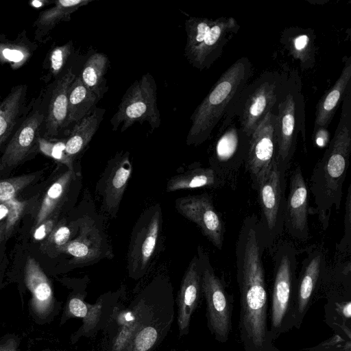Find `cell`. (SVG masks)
<instances>
[{"label": "cell", "mask_w": 351, "mask_h": 351, "mask_svg": "<svg viewBox=\"0 0 351 351\" xmlns=\"http://www.w3.org/2000/svg\"><path fill=\"white\" fill-rule=\"evenodd\" d=\"M4 54L5 56H8L6 57L10 60H20L22 58L21 53L18 51H12L11 50H10L8 52L4 53Z\"/></svg>", "instance_id": "ee69618b"}, {"label": "cell", "mask_w": 351, "mask_h": 351, "mask_svg": "<svg viewBox=\"0 0 351 351\" xmlns=\"http://www.w3.org/2000/svg\"><path fill=\"white\" fill-rule=\"evenodd\" d=\"M38 144L42 153L74 171L73 160L65 153V142L52 143L39 137Z\"/></svg>", "instance_id": "d590c367"}, {"label": "cell", "mask_w": 351, "mask_h": 351, "mask_svg": "<svg viewBox=\"0 0 351 351\" xmlns=\"http://www.w3.org/2000/svg\"><path fill=\"white\" fill-rule=\"evenodd\" d=\"M252 73L249 59L241 57L221 74L190 118L191 125L186 141L188 145H199L210 137L249 83Z\"/></svg>", "instance_id": "7a4b0ae2"}, {"label": "cell", "mask_w": 351, "mask_h": 351, "mask_svg": "<svg viewBox=\"0 0 351 351\" xmlns=\"http://www.w3.org/2000/svg\"><path fill=\"white\" fill-rule=\"evenodd\" d=\"M239 29L240 25L232 16H190L185 21V57L197 69H209L221 57L224 47Z\"/></svg>", "instance_id": "277c9868"}, {"label": "cell", "mask_w": 351, "mask_h": 351, "mask_svg": "<svg viewBox=\"0 0 351 351\" xmlns=\"http://www.w3.org/2000/svg\"><path fill=\"white\" fill-rule=\"evenodd\" d=\"M175 207L178 213L195 223L215 247L222 249L224 223L210 194L179 197L175 202Z\"/></svg>", "instance_id": "4fadbf2b"}, {"label": "cell", "mask_w": 351, "mask_h": 351, "mask_svg": "<svg viewBox=\"0 0 351 351\" xmlns=\"http://www.w3.org/2000/svg\"><path fill=\"white\" fill-rule=\"evenodd\" d=\"M222 184L223 181L212 168L195 167L171 177L167 183L166 191L217 188Z\"/></svg>", "instance_id": "4316f807"}, {"label": "cell", "mask_w": 351, "mask_h": 351, "mask_svg": "<svg viewBox=\"0 0 351 351\" xmlns=\"http://www.w3.org/2000/svg\"><path fill=\"white\" fill-rule=\"evenodd\" d=\"M313 138L318 146L324 147L329 141L330 134L327 129H318L313 132Z\"/></svg>", "instance_id": "b9f144b4"}, {"label": "cell", "mask_w": 351, "mask_h": 351, "mask_svg": "<svg viewBox=\"0 0 351 351\" xmlns=\"http://www.w3.org/2000/svg\"><path fill=\"white\" fill-rule=\"evenodd\" d=\"M241 351H279V350L276 346H274V343H271V344L265 346L264 348H262L261 349H250V350L243 349Z\"/></svg>", "instance_id": "f6af8a7d"}, {"label": "cell", "mask_w": 351, "mask_h": 351, "mask_svg": "<svg viewBox=\"0 0 351 351\" xmlns=\"http://www.w3.org/2000/svg\"><path fill=\"white\" fill-rule=\"evenodd\" d=\"M286 173L275 160L257 189L261 207L259 229L265 247L274 244L284 228Z\"/></svg>", "instance_id": "30bf717a"}, {"label": "cell", "mask_w": 351, "mask_h": 351, "mask_svg": "<svg viewBox=\"0 0 351 351\" xmlns=\"http://www.w3.org/2000/svg\"><path fill=\"white\" fill-rule=\"evenodd\" d=\"M145 121L152 130L158 128L161 123L156 83L149 73L142 75L127 89L110 121L113 131L120 128L122 132L136 122Z\"/></svg>", "instance_id": "52a82bcc"}, {"label": "cell", "mask_w": 351, "mask_h": 351, "mask_svg": "<svg viewBox=\"0 0 351 351\" xmlns=\"http://www.w3.org/2000/svg\"><path fill=\"white\" fill-rule=\"evenodd\" d=\"M162 228V211L160 204L145 210L136 221L130 236L127 254L130 278L137 280L148 271L156 252Z\"/></svg>", "instance_id": "9c48e42d"}, {"label": "cell", "mask_w": 351, "mask_h": 351, "mask_svg": "<svg viewBox=\"0 0 351 351\" xmlns=\"http://www.w3.org/2000/svg\"><path fill=\"white\" fill-rule=\"evenodd\" d=\"M98 100L85 86L80 77L76 76L69 90L67 116L63 128L80 121L91 111Z\"/></svg>", "instance_id": "83f0119b"}, {"label": "cell", "mask_w": 351, "mask_h": 351, "mask_svg": "<svg viewBox=\"0 0 351 351\" xmlns=\"http://www.w3.org/2000/svg\"><path fill=\"white\" fill-rule=\"evenodd\" d=\"M44 119L43 114L36 110L25 119L5 147L1 158L2 166H16L27 157L38 142Z\"/></svg>", "instance_id": "ffe728a7"}, {"label": "cell", "mask_w": 351, "mask_h": 351, "mask_svg": "<svg viewBox=\"0 0 351 351\" xmlns=\"http://www.w3.org/2000/svg\"><path fill=\"white\" fill-rule=\"evenodd\" d=\"M71 44L68 43L55 48L50 55L51 69L53 75H57L62 70L68 57L71 54Z\"/></svg>", "instance_id": "ab89813d"}, {"label": "cell", "mask_w": 351, "mask_h": 351, "mask_svg": "<svg viewBox=\"0 0 351 351\" xmlns=\"http://www.w3.org/2000/svg\"><path fill=\"white\" fill-rule=\"evenodd\" d=\"M344 235L337 246L341 255L350 254L351 250V184L348 188L344 216Z\"/></svg>", "instance_id": "74e56055"}, {"label": "cell", "mask_w": 351, "mask_h": 351, "mask_svg": "<svg viewBox=\"0 0 351 351\" xmlns=\"http://www.w3.org/2000/svg\"><path fill=\"white\" fill-rule=\"evenodd\" d=\"M58 223V214H56L45 219L37 226L34 227V239L36 241L47 239Z\"/></svg>", "instance_id": "60d3db41"}, {"label": "cell", "mask_w": 351, "mask_h": 351, "mask_svg": "<svg viewBox=\"0 0 351 351\" xmlns=\"http://www.w3.org/2000/svg\"><path fill=\"white\" fill-rule=\"evenodd\" d=\"M25 93V86L15 87L0 103V149L17 123Z\"/></svg>", "instance_id": "1f68e13d"}, {"label": "cell", "mask_w": 351, "mask_h": 351, "mask_svg": "<svg viewBox=\"0 0 351 351\" xmlns=\"http://www.w3.org/2000/svg\"><path fill=\"white\" fill-rule=\"evenodd\" d=\"M269 332L273 341L295 326L297 250L293 243H279L274 253Z\"/></svg>", "instance_id": "3957f363"}, {"label": "cell", "mask_w": 351, "mask_h": 351, "mask_svg": "<svg viewBox=\"0 0 351 351\" xmlns=\"http://www.w3.org/2000/svg\"><path fill=\"white\" fill-rule=\"evenodd\" d=\"M174 297H171L145 322L123 351H154L168 335L174 320Z\"/></svg>", "instance_id": "d6986e66"}, {"label": "cell", "mask_w": 351, "mask_h": 351, "mask_svg": "<svg viewBox=\"0 0 351 351\" xmlns=\"http://www.w3.org/2000/svg\"><path fill=\"white\" fill-rule=\"evenodd\" d=\"M350 294H333L325 306L326 322L337 334L351 339Z\"/></svg>", "instance_id": "f1b7e54d"}, {"label": "cell", "mask_w": 351, "mask_h": 351, "mask_svg": "<svg viewBox=\"0 0 351 351\" xmlns=\"http://www.w3.org/2000/svg\"><path fill=\"white\" fill-rule=\"evenodd\" d=\"M96 223L88 216L82 218L78 224V234L58 251L72 257L74 265H90L112 255L106 239Z\"/></svg>", "instance_id": "2e32d148"}, {"label": "cell", "mask_w": 351, "mask_h": 351, "mask_svg": "<svg viewBox=\"0 0 351 351\" xmlns=\"http://www.w3.org/2000/svg\"><path fill=\"white\" fill-rule=\"evenodd\" d=\"M345 59L339 77L317 104L313 132L328 128L348 88L351 86V57Z\"/></svg>", "instance_id": "603a6c76"}, {"label": "cell", "mask_w": 351, "mask_h": 351, "mask_svg": "<svg viewBox=\"0 0 351 351\" xmlns=\"http://www.w3.org/2000/svg\"><path fill=\"white\" fill-rule=\"evenodd\" d=\"M181 351H189L188 350H181Z\"/></svg>", "instance_id": "681fc988"}, {"label": "cell", "mask_w": 351, "mask_h": 351, "mask_svg": "<svg viewBox=\"0 0 351 351\" xmlns=\"http://www.w3.org/2000/svg\"><path fill=\"white\" fill-rule=\"evenodd\" d=\"M108 58L103 53H95L86 60L79 75L85 86L99 100L107 90L104 77Z\"/></svg>", "instance_id": "4dcf8cb0"}, {"label": "cell", "mask_w": 351, "mask_h": 351, "mask_svg": "<svg viewBox=\"0 0 351 351\" xmlns=\"http://www.w3.org/2000/svg\"><path fill=\"white\" fill-rule=\"evenodd\" d=\"M73 226H68L66 222H58L49 236L46 239L42 247L43 250L53 247L58 252L59 250L71 239Z\"/></svg>", "instance_id": "8d00e7d4"}, {"label": "cell", "mask_w": 351, "mask_h": 351, "mask_svg": "<svg viewBox=\"0 0 351 351\" xmlns=\"http://www.w3.org/2000/svg\"><path fill=\"white\" fill-rule=\"evenodd\" d=\"M308 191L301 167L298 166L290 177L284 228L293 238L300 241L308 239L309 235Z\"/></svg>", "instance_id": "9a60e30c"}, {"label": "cell", "mask_w": 351, "mask_h": 351, "mask_svg": "<svg viewBox=\"0 0 351 351\" xmlns=\"http://www.w3.org/2000/svg\"><path fill=\"white\" fill-rule=\"evenodd\" d=\"M104 109L95 108L74 124L65 141V153L74 160L90 141L102 121Z\"/></svg>", "instance_id": "484cf974"}, {"label": "cell", "mask_w": 351, "mask_h": 351, "mask_svg": "<svg viewBox=\"0 0 351 351\" xmlns=\"http://www.w3.org/2000/svg\"><path fill=\"white\" fill-rule=\"evenodd\" d=\"M8 208V215L5 221V238L10 235L15 225L20 219L25 208V202H20L15 198L3 202Z\"/></svg>", "instance_id": "f35d334b"}, {"label": "cell", "mask_w": 351, "mask_h": 351, "mask_svg": "<svg viewBox=\"0 0 351 351\" xmlns=\"http://www.w3.org/2000/svg\"><path fill=\"white\" fill-rule=\"evenodd\" d=\"M75 77L72 69L69 68L56 83L45 119L47 136H57L64 127L67 116L69 90Z\"/></svg>", "instance_id": "cb8c5ba5"}, {"label": "cell", "mask_w": 351, "mask_h": 351, "mask_svg": "<svg viewBox=\"0 0 351 351\" xmlns=\"http://www.w3.org/2000/svg\"><path fill=\"white\" fill-rule=\"evenodd\" d=\"M282 77L277 71H265L248 83L223 117L220 126L236 119L249 137L275 107Z\"/></svg>", "instance_id": "8992f818"}, {"label": "cell", "mask_w": 351, "mask_h": 351, "mask_svg": "<svg viewBox=\"0 0 351 351\" xmlns=\"http://www.w3.org/2000/svg\"><path fill=\"white\" fill-rule=\"evenodd\" d=\"M274 109L267 114L250 137L245 167L255 190L276 160V114Z\"/></svg>", "instance_id": "7c38bea8"}, {"label": "cell", "mask_w": 351, "mask_h": 351, "mask_svg": "<svg viewBox=\"0 0 351 351\" xmlns=\"http://www.w3.org/2000/svg\"><path fill=\"white\" fill-rule=\"evenodd\" d=\"M351 153V86L342 100L341 112L332 138L315 165L310 180L311 193L315 205L314 213L325 230L333 208L338 211L343 185Z\"/></svg>", "instance_id": "6da1fadb"}, {"label": "cell", "mask_w": 351, "mask_h": 351, "mask_svg": "<svg viewBox=\"0 0 351 351\" xmlns=\"http://www.w3.org/2000/svg\"><path fill=\"white\" fill-rule=\"evenodd\" d=\"M8 208L4 203L0 204V221L4 218L6 217L8 215Z\"/></svg>", "instance_id": "bcb514c9"}, {"label": "cell", "mask_w": 351, "mask_h": 351, "mask_svg": "<svg viewBox=\"0 0 351 351\" xmlns=\"http://www.w3.org/2000/svg\"><path fill=\"white\" fill-rule=\"evenodd\" d=\"M74 178L75 171L67 169L51 184L41 202L34 227L57 214L58 208L67 194Z\"/></svg>", "instance_id": "f546056e"}, {"label": "cell", "mask_w": 351, "mask_h": 351, "mask_svg": "<svg viewBox=\"0 0 351 351\" xmlns=\"http://www.w3.org/2000/svg\"><path fill=\"white\" fill-rule=\"evenodd\" d=\"M90 0H58L54 6L43 12L36 21L39 32L43 34L52 29L58 23L67 21L71 14L80 8L89 3Z\"/></svg>", "instance_id": "d6a6232c"}, {"label": "cell", "mask_w": 351, "mask_h": 351, "mask_svg": "<svg viewBox=\"0 0 351 351\" xmlns=\"http://www.w3.org/2000/svg\"><path fill=\"white\" fill-rule=\"evenodd\" d=\"M35 178L36 175L28 174L0 180V204L15 198Z\"/></svg>", "instance_id": "e575fe53"}, {"label": "cell", "mask_w": 351, "mask_h": 351, "mask_svg": "<svg viewBox=\"0 0 351 351\" xmlns=\"http://www.w3.org/2000/svg\"><path fill=\"white\" fill-rule=\"evenodd\" d=\"M5 238V221H0V243Z\"/></svg>", "instance_id": "7dc6e473"}, {"label": "cell", "mask_w": 351, "mask_h": 351, "mask_svg": "<svg viewBox=\"0 0 351 351\" xmlns=\"http://www.w3.org/2000/svg\"><path fill=\"white\" fill-rule=\"evenodd\" d=\"M16 340L10 339L0 344V351H18Z\"/></svg>", "instance_id": "7bdbcfd3"}, {"label": "cell", "mask_w": 351, "mask_h": 351, "mask_svg": "<svg viewBox=\"0 0 351 351\" xmlns=\"http://www.w3.org/2000/svg\"><path fill=\"white\" fill-rule=\"evenodd\" d=\"M325 267L324 250H311L302 262L296 281L295 326L299 329L302 324Z\"/></svg>", "instance_id": "e0dca14e"}, {"label": "cell", "mask_w": 351, "mask_h": 351, "mask_svg": "<svg viewBox=\"0 0 351 351\" xmlns=\"http://www.w3.org/2000/svg\"><path fill=\"white\" fill-rule=\"evenodd\" d=\"M315 34L311 28L291 27L285 29L280 43L295 60L300 62L301 69H312L315 64Z\"/></svg>", "instance_id": "d4e9b609"}, {"label": "cell", "mask_w": 351, "mask_h": 351, "mask_svg": "<svg viewBox=\"0 0 351 351\" xmlns=\"http://www.w3.org/2000/svg\"><path fill=\"white\" fill-rule=\"evenodd\" d=\"M202 292L200 262L197 255L191 259L181 281L177 295L178 336L187 335L192 315L196 310Z\"/></svg>", "instance_id": "ac0fdd59"}, {"label": "cell", "mask_w": 351, "mask_h": 351, "mask_svg": "<svg viewBox=\"0 0 351 351\" xmlns=\"http://www.w3.org/2000/svg\"><path fill=\"white\" fill-rule=\"evenodd\" d=\"M202 292L206 305L207 326L215 340L226 343L232 331V298L228 293L222 280L215 274L209 256L199 246Z\"/></svg>", "instance_id": "ba28073f"}, {"label": "cell", "mask_w": 351, "mask_h": 351, "mask_svg": "<svg viewBox=\"0 0 351 351\" xmlns=\"http://www.w3.org/2000/svg\"><path fill=\"white\" fill-rule=\"evenodd\" d=\"M274 110L276 114V160L280 167L287 171L295 152L299 132H302L304 143L306 140L304 97L296 77H282Z\"/></svg>", "instance_id": "5b68a950"}, {"label": "cell", "mask_w": 351, "mask_h": 351, "mask_svg": "<svg viewBox=\"0 0 351 351\" xmlns=\"http://www.w3.org/2000/svg\"><path fill=\"white\" fill-rule=\"evenodd\" d=\"M306 351H317V350H312L308 349V350H306Z\"/></svg>", "instance_id": "c3c4849f"}, {"label": "cell", "mask_w": 351, "mask_h": 351, "mask_svg": "<svg viewBox=\"0 0 351 351\" xmlns=\"http://www.w3.org/2000/svg\"><path fill=\"white\" fill-rule=\"evenodd\" d=\"M88 279H84L77 287L75 291L72 293L67 301L64 318H79L83 319L88 310V303L85 301L86 296V285Z\"/></svg>", "instance_id": "836d02e7"}, {"label": "cell", "mask_w": 351, "mask_h": 351, "mask_svg": "<svg viewBox=\"0 0 351 351\" xmlns=\"http://www.w3.org/2000/svg\"><path fill=\"white\" fill-rule=\"evenodd\" d=\"M125 293V287H121L114 291L101 295L94 304L88 303V313L82 319V324L73 335V342L82 337H93L99 330H104Z\"/></svg>", "instance_id": "44dd1931"}, {"label": "cell", "mask_w": 351, "mask_h": 351, "mask_svg": "<svg viewBox=\"0 0 351 351\" xmlns=\"http://www.w3.org/2000/svg\"><path fill=\"white\" fill-rule=\"evenodd\" d=\"M250 137L234 118L220 126L209 158L210 168L223 184L234 179L241 166L245 162Z\"/></svg>", "instance_id": "8fae6325"}, {"label": "cell", "mask_w": 351, "mask_h": 351, "mask_svg": "<svg viewBox=\"0 0 351 351\" xmlns=\"http://www.w3.org/2000/svg\"><path fill=\"white\" fill-rule=\"evenodd\" d=\"M25 282L32 293L34 313L40 318L47 317L54 306L52 287L39 263L32 257H29L25 263Z\"/></svg>", "instance_id": "7402d4cb"}, {"label": "cell", "mask_w": 351, "mask_h": 351, "mask_svg": "<svg viewBox=\"0 0 351 351\" xmlns=\"http://www.w3.org/2000/svg\"><path fill=\"white\" fill-rule=\"evenodd\" d=\"M132 171L128 152H121L110 158L97 182L96 191L101 207L112 218L116 217Z\"/></svg>", "instance_id": "5bb4252c"}]
</instances>
